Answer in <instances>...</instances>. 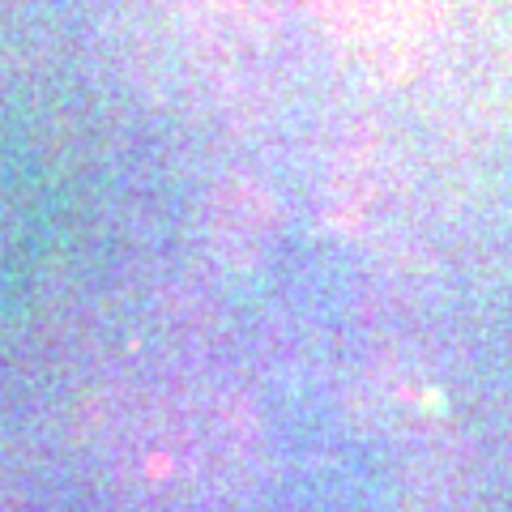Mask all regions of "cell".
Returning <instances> with one entry per match:
<instances>
[{"label":"cell","mask_w":512,"mask_h":512,"mask_svg":"<svg viewBox=\"0 0 512 512\" xmlns=\"http://www.w3.org/2000/svg\"><path fill=\"white\" fill-rule=\"evenodd\" d=\"M39 192L30 184V163L0 146V291L30 274V252L39 244Z\"/></svg>","instance_id":"1"}]
</instances>
